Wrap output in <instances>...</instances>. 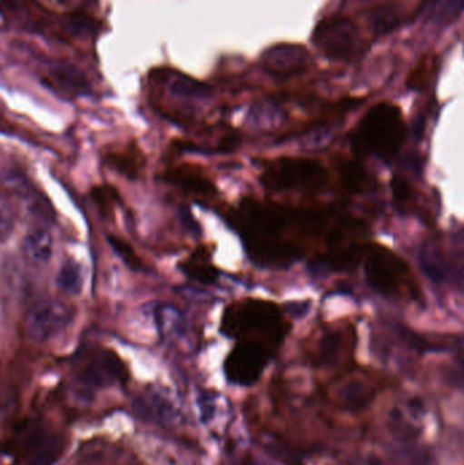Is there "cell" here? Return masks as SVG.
Wrapping results in <instances>:
<instances>
[{
  "mask_svg": "<svg viewBox=\"0 0 464 465\" xmlns=\"http://www.w3.org/2000/svg\"><path fill=\"white\" fill-rule=\"evenodd\" d=\"M73 320V309L59 300H45L35 303L25 320L26 333L37 343L48 341L67 328Z\"/></svg>",
  "mask_w": 464,
  "mask_h": 465,
  "instance_id": "cell-8",
  "label": "cell"
},
{
  "mask_svg": "<svg viewBox=\"0 0 464 465\" xmlns=\"http://www.w3.org/2000/svg\"><path fill=\"white\" fill-rule=\"evenodd\" d=\"M370 24L378 35L391 32L400 24V16L392 7H380L370 16Z\"/></svg>",
  "mask_w": 464,
  "mask_h": 465,
  "instance_id": "cell-24",
  "label": "cell"
},
{
  "mask_svg": "<svg viewBox=\"0 0 464 465\" xmlns=\"http://www.w3.org/2000/svg\"><path fill=\"white\" fill-rule=\"evenodd\" d=\"M264 187L271 191L318 190L327 182V171L318 161L280 158L262 174Z\"/></svg>",
  "mask_w": 464,
  "mask_h": 465,
  "instance_id": "cell-3",
  "label": "cell"
},
{
  "mask_svg": "<svg viewBox=\"0 0 464 465\" xmlns=\"http://www.w3.org/2000/svg\"><path fill=\"white\" fill-rule=\"evenodd\" d=\"M90 198L104 220H114V209L120 204V193L116 188L112 185H95L90 190Z\"/></svg>",
  "mask_w": 464,
  "mask_h": 465,
  "instance_id": "cell-20",
  "label": "cell"
},
{
  "mask_svg": "<svg viewBox=\"0 0 464 465\" xmlns=\"http://www.w3.org/2000/svg\"><path fill=\"white\" fill-rule=\"evenodd\" d=\"M221 331L229 338L237 339V341H256L275 351L285 339L289 325L274 302L245 298L231 303L225 309Z\"/></svg>",
  "mask_w": 464,
  "mask_h": 465,
  "instance_id": "cell-1",
  "label": "cell"
},
{
  "mask_svg": "<svg viewBox=\"0 0 464 465\" xmlns=\"http://www.w3.org/2000/svg\"><path fill=\"white\" fill-rule=\"evenodd\" d=\"M356 144L362 152L383 160L397 155L405 139V124L400 109L390 104L373 106L360 123Z\"/></svg>",
  "mask_w": 464,
  "mask_h": 465,
  "instance_id": "cell-2",
  "label": "cell"
},
{
  "mask_svg": "<svg viewBox=\"0 0 464 465\" xmlns=\"http://www.w3.org/2000/svg\"><path fill=\"white\" fill-rule=\"evenodd\" d=\"M364 172L361 171V166L351 163V165L346 166L345 179L350 188L361 187L364 183Z\"/></svg>",
  "mask_w": 464,
  "mask_h": 465,
  "instance_id": "cell-25",
  "label": "cell"
},
{
  "mask_svg": "<svg viewBox=\"0 0 464 465\" xmlns=\"http://www.w3.org/2000/svg\"><path fill=\"white\" fill-rule=\"evenodd\" d=\"M375 399L372 387L360 380H351L338 390L337 403L341 410L359 412L368 409Z\"/></svg>",
  "mask_w": 464,
  "mask_h": 465,
  "instance_id": "cell-15",
  "label": "cell"
},
{
  "mask_svg": "<svg viewBox=\"0 0 464 465\" xmlns=\"http://www.w3.org/2000/svg\"><path fill=\"white\" fill-rule=\"evenodd\" d=\"M128 371L114 350L95 347L79 355L74 366V377L87 391L104 390L122 384Z\"/></svg>",
  "mask_w": 464,
  "mask_h": 465,
  "instance_id": "cell-4",
  "label": "cell"
},
{
  "mask_svg": "<svg viewBox=\"0 0 464 465\" xmlns=\"http://www.w3.org/2000/svg\"><path fill=\"white\" fill-rule=\"evenodd\" d=\"M274 350L256 341H239L225 361L226 379L239 387L255 384L274 355Z\"/></svg>",
  "mask_w": 464,
  "mask_h": 465,
  "instance_id": "cell-6",
  "label": "cell"
},
{
  "mask_svg": "<svg viewBox=\"0 0 464 465\" xmlns=\"http://www.w3.org/2000/svg\"><path fill=\"white\" fill-rule=\"evenodd\" d=\"M183 272L202 284H212L217 282L218 270L212 265V256L206 246H199L188 259L180 262Z\"/></svg>",
  "mask_w": 464,
  "mask_h": 465,
  "instance_id": "cell-16",
  "label": "cell"
},
{
  "mask_svg": "<svg viewBox=\"0 0 464 465\" xmlns=\"http://www.w3.org/2000/svg\"><path fill=\"white\" fill-rule=\"evenodd\" d=\"M52 248V235L45 229H35L25 237V254L35 264H45L51 259Z\"/></svg>",
  "mask_w": 464,
  "mask_h": 465,
  "instance_id": "cell-17",
  "label": "cell"
},
{
  "mask_svg": "<svg viewBox=\"0 0 464 465\" xmlns=\"http://www.w3.org/2000/svg\"><path fill=\"white\" fill-rule=\"evenodd\" d=\"M56 284L60 290L70 295L81 294L84 289V276L81 265L75 260L68 257L64 260L56 276Z\"/></svg>",
  "mask_w": 464,
  "mask_h": 465,
  "instance_id": "cell-19",
  "label": "cell"
},
{
  "mask_svg": "<svg viewBox=\"0 0 464 465\" xmlns=\"http://www.w3.org/2000/svg\"><path fill=\"white\" fill-rule=\"evenodd\" d=\"M368 282L373 289L390 297L408 292L410 271L398 254L383 246H370L365 262Z\"/></svg>",
  "mask_w": 464,
  "mask_h": 465,
  "instance_id": "cell-5",
  "label": "cell"
},
{
  "mask_svg": "<svg viewBox=\"0 0 464 465\" xmlns=\"http://www.w3.org/2000/svg\"><path fill=\"white\" fill-rule=\"evenodd\" d=\"M106 165L128 180H136L146 166V157L141 147L133 142L122 149L108 150L104 155Z\"/></svg>",
  "mask_w": 464,
  "mask_h": 465,
  "instance_id": "cell-12",
  "label": "cell"
},
{
  "mask_svg": "<svg viewBox=\"0 0 464 465\" xmlns=\"http://www.w3.org/2000/svg\"><path fill=\"white\" fill-rule=\"evenodd\" d=\"M108 241L109 243H111L112 249L116 252L117 256H119L128 267L133 268V270H142L143 262H142L141 257L138 256L135 249H133L127 241L116 237V235H109Z\"/></svg>",
  "mask_w": 464,
  "mask_h": 465,
  "instance_id": "cell-23",
  "label": "cell"
},
{
  "mask_svg": "<svg viewBox=\"0 0 464 465\" xmlns=\"http://www.w3.org/2000/svg\"><path fill=\"white\" fill-rule=\"evenodd\" d=\"M135 410L142 418L163 426L179 422V411L169 399L157 391H149L135 401Z\"/></svg>",
  "mask_w": 464,
  "mask_h": 465,
  "instance_id": "cell-10",
  "label": "cell"
},
{
  "mask_svg": "<svg viewBox=\"0 0 464 465\" xmlns=\"http://www.w3.org/2000/svg\"><path fill=\"white\" fill-rule=\"evenodd\" d=\"M394 193L395 196H397L398 201L408 202L409 195H410V191H409V187L406 183L400 182V180H395Z\"/></svg>",
  "mask_w": 464,
  "mask_h": 465,
  "instance_id": "cell-26",
  "label": "cell"
},
{
  "mask_svg": "<svg viewBox=\"0 0 464 465\" xmlns=\"http://www.w3.org/2000/svg\"><path fill=\"white\" fill-rule=\"evenodd\" d=\"M165 177L172 184L177 185L183 191H187V193L195 196L212 198L217 193V188L212 184V180L198 166H176V168L169 171Z\"/></svg>",
  "mask_w": 464,
  "mask_h": 465,
  "instance_id": "cell-11",
  "label": "cell"
},
{
  "mask_svg": "<svg viewBox=\"0 0 464 465\" xmlns=\"http://www.w3.org/2000/svg\"><path fill=\"white\" fill-rule=\"evenodd\" d=\"M356 2L370 3L372 2V0H356Z\"/></svg>",
  "mask_w": 464,
  "mask_h": 465,
  "instance_id": "cell-27",
  "label": "cell"
},
{
  "mask_svg": "<svg viewBox=\"0 0 464 465\" xmlns=\"http://www.w3.org/2000/svg\"><path fill=\"white\" fill-rule=\"evenodd\" d=\"M312 38L316 48L330 59L348 60L356 52L359 29L345 16H329L316 26Z\"/></svg>",
  "mask_w": 464,
  "mask_h": 465,
  "instance_id": "cell-7",
  "label": "cell"
},
{
  "mask_svg": "<svg viewBox=\"0 0 464 465\" xmlns=\"http://www.w3.org/2000/svg\"><path fill=\"white\" fill-rule=\"evenodd\" d=\"M49 79L54 89L67 95H82L90 92L86 76L68 63H56L49 70Z\"/></svg>",
  "mask_w": 464,
  "mask_h": 465,
  "instance_id": "cell-13",
  "label": "cell"
},
{
  "mask_svg": "<svg viewBox=\"0 0 464 465\" xmlns=\"http://www.w3.org/2000/svg\"><path fill=\"white\" fill-rule=\"evenodd\" d=\"M310 59L307 48L302 45L277 44L264 52L262 64L272 75L291 76L307 70Z\"/></svg>",
  "mask_w": 464,
  "mask_h": 465,
  "instance_id": "cell-9",
  "label": "cell"
},
{
  "mask_svg": "<svg viewBox=\"0 0 464 465\" xmlns=\"http://www.w3.org/2000/svg\"><path fill=\"white\" fill-rule=\"evenodd\" d=\"M25 448L33 458L35 465H48L54 460L59 453V441L54 434L46 431L40 426H33L32 430L27 431L25 440Z\"/></svg>",
  "mask_w": 464,
  "mask_h": 465,
  "instance_id": "cell-14",
  "label": "cell"
},
{
  "mask_svg": "<svg viewBox=\"0 0 464 465\" xmlns=\"http://www.w3.org/2000/svg\"><path fill=\"white\" fill-rule=\"evenodd\" d=\"M464 10V0H429L428 15L439 25L454 22Z\"/></svg>",
  "mask_w": 464,
  "mask_h": 465,
  "instance_id": "cell-21",
  "label": "cell"
},
{
  "mask_svg": "<svg viewBox=\"0 0 464 465\" xmlns=\"http://www.w3.org/2000/svg\"><path fill=\"white\" fill-rule=\"evenodd\" d=\"M168 89L172 95L182 100H203L212 94V89L207 84L179 74L169 78Z\"/></svg>",
  "mask_w": 464,
  "mask_h": 465,
  "instance_id": "cell-18",
  "label": "cell"
},
{
  "mask_svg": "<svg viewBox=\"0 0 464 465\" xmlns=\"http://www.w3.org/2000/svg\"><path fill=\"white\" fill-rule=\"evenodd\" d=\"M155 319H157V324L160 327L161 332L165 336L174 335V333L179 332L182 330L183 322H184L182 314L173 306H161L157 311Z\"/></svg>",
  "mask_w": 464,
  "mask_h": 465,
  "instance_id": "cell-22",
  "label": "cell"
}]
</instances>
